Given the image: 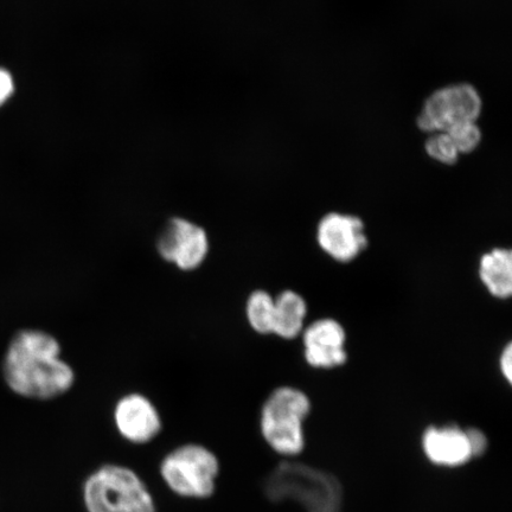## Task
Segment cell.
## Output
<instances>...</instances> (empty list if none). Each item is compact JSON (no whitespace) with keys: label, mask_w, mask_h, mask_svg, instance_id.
<instances>
[{"label":"cell","mask_w":512,"mask_h":512,"mask_svg":"<svg viewBox=\"0 0 512 512\" xmlns=\"http://www.w3.org/2000/svg\"><path fill=\"white\" fill-rule=\"evenodd\" d=\"M3 373L12 392L35 400L59 398L75 382L73 368L61 358L59 341L38 330H24L12 338Z\"/></svg>","instance_id":"6da1fadb"},{"label":"cell","mask_w":512,"mask_h":512,"mask_svg":"<svg viewBox=\"0 0 512 512\" xmlns=\"http://www.w3.org/2000/svg\"><path fill=\"white\" fill-rule=\"evenodd\" d=\"M81 498L86 512H158L150 486L124 464L95 467L82 482Z\"/></svg>","instance_id":"7a4b0ae2"},{"label":"cell","mask_w":512,"mask_h":512,"mask_svg":"<svg viewBox=\"0 0 512 512\" xmlns=\"http://www.w3.org/2000/svg\"><path fill=\"white\" fill-rule=\"evenodd\" d=\"M158 472L166 488L175 496L207 501L216 494L221 463L209 447L187 443L166 453L160 460Z\"/></svg>","instance_id":"3957f363"},{"label":"cell","mask_w":512,"mask_h":512,"mask_svg":"<svg viewBox=\"0 0 512 512\" xmlns=\"http://www.w3.org/2000/svg\"><path fill=\"white\" fill-rule=\"evenodd\" d=\"M265 492L273 502L293 499L307 512H341L342 485L335 476L298 463H281L266 479Z\"/></svg>","instance_id":"277c9868"},{"label":"cell","mask_w":512,"mask_h":512,"mask_svg":"<svg viewBox=\"0 0 512 512\" xmlns=\"http://www.w3.org/2000/svg\"><path fill=\"white\" fill-rule=\"evenodd\" d=\"M311 402L302 390L281 387L268 396L261 409L260 430L268 446L283 456L303 451L304 421Z\"/></svg>","instance_id":"5b68a950"},{"label":"cell","mask_w":512,"mask_h":512,"mask_svg":"<svg viewBox=\"0 0 512 512\" xmlns=\"http://www.w3.org/2000/svg\"><path fill=\"white\" fill-rule=\"evenodd\" d=\"M482 111L483 100L477 88L456 83L428 96L416 124L427 134L446 132L458 124L477 123Z\"/></svg>","instance_id":"8992f818"},{"label":"cell","mask_w":512,"mask_h":512,"mask_svg":"<svg viewBox=\"0 0 512 512\" xmlns=\"http://www.w3.org/2000/svg\"><path fill=\"white\" fill-rule=\"evenodd\" d=\"M206 230L183 217H174L157 240V251L165 261L179 270L190 272L200 268L209 254Z\"/></svg>","instance_id":"52a82bcc"},{"label":"cell","mask_w":512,"mask_h":512,"mask_svg":"<svg viewBox=\"0 0 512 512\" xmlns=\"http://www.w3.org/2000/svg\"><path fill=\"white\" fill-rule=\"evenodd\" d=\"M113 419L120 437L132 445L150 444L163 431L162 416L143 394L123 396L114 407Z\"/></svg>","instance_id":"ba28073f"},{"label":"cell","mask_w":512,"mask_h":512,"mask_svg":"<svg viewBox=\"0 0 512 512\" xmlns=\"http://www.w3.org/2000/svg\"><path fill=\"white\" fill-rule=\"evenodd\" d=\"M320 248L339 262H350L368 245L360 217L330 213L320 220L317 228Z\"/></svg>","instance_id":"9c48e42d"},{"label":"cell","mask_w":512,"mask_h":512,"mask_svg":"<svg viewBox=\"0 0 512 512\" xmlns=\"http://www.w3.org/2000/svg\"><path fill=\"white\" fill-rule=\"evenodd\" d=\"M345 331L332 318L319 319L304 331L305 360L313 368L332 369L347 362Z\"/></svg>","instance_id":"30bf717a"},{"label":"cell","mask_w":512,"mask_h":512,"mask_svg":"<svg viewBox=\"0 0 512 512\" xmlns=\"http://www.w3.org/2000/svg\"><path fill=\"white\" fill-rule=\"evenodd\" d=\"M422 447L435 465L460 466L473 458L469 435L457 426L428 428L422 437Z\"/></svg>","instance_id":"8fae6325"},{"label":"cell","mask_w":512,"mask_h":512,"mask_svg":"<svg viewBox=\"0 0 512 512\" xmlns=\"http://www.w3.org/2000/svg\"><path fill=\"white\" fill-rule=\"evenodd\" d=\"M479 278L491 296L507 299L512 293V254L510 249L495 248L479 262Z\"/></svg>","instance_id":"7c38bea8"},{"label":"cell","mask_w":512,"mask_h":512,"mask_svg":"<svg viewBox=\"0 0 512 512\" xmlns=\"http://www.w3.org/2000/svg\"><path fill=\"white\" fill-rule=\"evenodd\" d=\"M274 305L273 335L292 339L302 334L307 315L304 298L294 291H284L274 298Z\"/></svg>","instance_id":"4fadbf2b"},{"label":"cell","mask_w":512,"mask_h":512,"mask_svg":"<svg viewBox=\"0 0 512 512\" xmlns=\"http://www.w3.org/2000/svg\"><path fill=\"white\" fill-rule=\"evenodd\" d=\"M274 298L266 291H255L249 296L246 313L249 325L258 334H273Z\"/></svg>","instance_id":"5bb4252c"},{"label":"cell","mask_w":512,"mask_h":512,"mask_svg":"<svg viewBox=\"0 0 512 512\" xmlns=\"http://www.w3.org/2000/svg\"><path fill=\"white\" fill-rule=\"evenodd\" d=\"M446 133L457 147L460 156L475 152L482 143L483 134L477 123L458 124Z\"/></svg>","instance_id":"9a60e30c"},{"label":"cell","mask_w":512,"mask_h":512,"mask_svg":"<svg viewBox=\"0 0 512 512\" xmlns=\"http://www.w3.org/2000/svg\"><path fill=\"white\" fill-rule=\"evenodd\" d=\"M425 150L435 162L444 165H454L460 157L457 147L446 132L430 134L425 143Z\"/></svg>","instance_id":"2e32d148"},{"label":"cell","mask_w":512,"mask_h":512,"mask_svg":"<svg viewBox=\"0 0 512 512\" xmlns=\"http://www.w3.org/2000/svg\"><path fill=\"white\" fill-rule=\"evenodd\" d=\"M15 92V81L8 70L0 68V106H3Z\"/></svg>","instance_id":"e0dca14e"},{"label":"cell","mask_w":512,"mask_h":512,"mask_svg":"<svg viewBox=\"0 0 512 512\" xmlns=\"http://www.w3.org/2000/svg\"><path fill=\"white\" fill-rule=\"evenodd\" d=\"M466 432L467 435H469L473 457L482 456L486 447H488V441H486L485 435L478 430H467Z\"/></svg>","instance_id":"ac0fdd59"},{"label":"cell","mask_w":512,"mask_h":512,"mask_svg":"<svg viewBox=\"0 0 512 512\" xmlns=\"http://www.w3.org/2000/svg\"><path fill=\"white\" fill-rule=\"evenodd\" d=\"M499 368L502 374L509 383L512 381V345L508 343L502 351L501 358H499Z\"/></svg>","instance_id":"d6986e66"}]
</instances>
